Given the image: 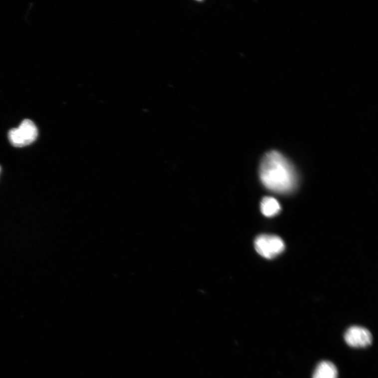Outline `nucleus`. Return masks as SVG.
Instances as JSON below:
<instances>
[{
  "instance_id": "obj_5",
  "label": "nucleus",
  "mask_w": 378,
  "mask_h": 378,
  "mask_svg": "<svg viewBox=\"0 0 378 378\" xmlns=\"http://www.w3.org/2000/svg\"><path fill=\"white\" fill-rule=\"evenodd\" d=\"M338 371L331 362L324 361L320 363L314 373L313 378H337Z\"/></svg>"
},
{
  "instance_id": "obj_2",
  "label": "nucleus",
  "mask_w": 378,
  "mask_h": 378,
  "mask_svg": "<svg viewBox=\"0 0 378 378\" xmlns=\"http://www.w3.org/2000/svg\"><path fill=\"white\" fill-rule=\"evenodd\" d=\"M38 129L34 122L29 119L24 120L18 128L8 132L10 142L15 147H23L32 144L37 139Z\"/></svg>"
},
{
  "instance_id": "obj_6",
  "label": "nucleus",
  "mask_w": 378,
  "mask_h": 378,
  "mask_svg": "<svg viewBox=\"0 0 378 378\" xmlns=\"http://www.w3.org/2000/svg\"><path fill=\"white\" fill-rule=\"evenodd\" d=\"M280 204L277 199L273 197L264 198L261 203V210L263 215L267 217H273L281 211Z\"/></svg>"
},
{
  "instance_id": "obj_3",
  "label": "nucleus",
  "mask_w": 378,
  "mask_h": 378,
  "mask_svg": "<svg viewBox=\"0 0 378 378\" xmlns=\"http://www.w3.org/2000/svg\"><path fill=\"white\" fill-rule=\"evenodd\" d=\"M254 247L262 257L272 259L278 256L285 250V243L277 236L261 234L254 241Z\"/></svg>"
},
{
  "instance_id": "obj_4",
  "label": "nucleus",
  "mask_w": 378,
  "mask_h": 378,
  "mask_svg": "<svg viewBox=\"0 0 378 378\" xmlns=\"http://www.w3.org/2000/svg\"><path fill=\"white\" fill-rule=\"evenodd\" d=\"M345 340L354 348H364L371 345L373 337L371 332L360 326H352L345 334Z\"/></svg>"
},
{
  "instance_id": "obj_1",
  "label": "nucleus",
  "mask_w": 378,
  "mask_h": 378,
  "mask_svg": "<svg viewBox=\"0 0 378 378\" xmlns=\"http://www.w3.org/2000/svg\"><path fill=\"white\" fill-rule=\"evenodd\" d=\"M260 176L265 187L279 193L291 192L297 184L293 167L281 153L276 151L268 152L263 157Z\"/></svg>"
}]
</instances>
